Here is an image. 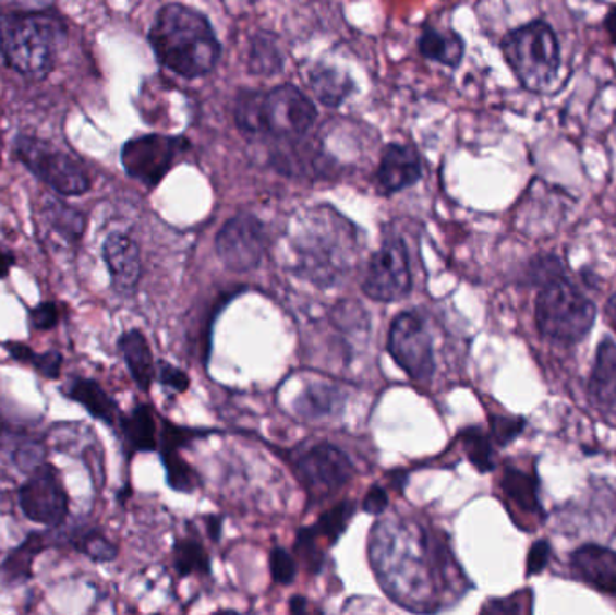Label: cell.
<instances>
[{
  "label": "cell",
  "mask_w": 616,
  "mask_h": 615,
  "mask_svg": "<svg viewBox=\"0 0 616 615\" xmlns=\"http://www.w3.org/2000/svg\"><path fill=\"white\" fill-rule=\"evenodd\" d=\"M217 253L231 272H251L264 258V225L251 214L229 219L218 233Z\"/></svg>",
  "instance_id": "obj_11"
},
{
  "label": "cell",
  "mask_w": 616,
  "mask_h": 615,
  "mask_svg": "<svg viewBox=\"0 0 616 615\" xmlns=\"http://www.w3.org/2000/svg\"><path fill=\"white\" fill-rule=\"evenodd\" d=\"M552 558V545L548 540H538L530 547L529 558H527V576H538L543 572Z\"/></svg>",
  "instance_id": "obj_38"
},
{
  "label": "cell",
  "mask_w": 616,
  "mask_h": 615,
  "mask_svg": "<svg viewBox=\"0 0 616 615\" xmlns=\"http://www.w3.org/2000/svg\"><path fill=\"white\" fill-rule=\"evenodd\" d=\"M121 432H123L126 455L132 457L140 451H154L157 449V426L154 410L148 405H140L132 413L121 418Z\"/></svg>",
  "instance_id": "obj_23"
},
{
  "label": "cell",
  "mask_w": 616,
  "mask_h": 615,
  "mask_svg": "<svg viewBox=\"0 0 616 615\" xmlns=\"http://www.w3.org/2000/svg\"><path fill=\"white\" fill-rule=\"evenodd\" d=\"M514 600H516V598L491 601V603L483 608V612H493V614H521V612L530 611V608H524L523 601Z\"/></svg>",
  "instance_id": "obj_42"
},
{
  "label": "cell",
  "mask_w": 616,
  "mask_h": 615,
  "mask_svg": "<svg viewBox=\"0 0 616 615\" xmlns=\"http://www.w3.org/2000/svg\"><path fill=\"white\" fill-rule=\"evenodd\" d=\"M363 291L377 302H395L410 294V258L402 240H386L372 256Z\"/></svg>",
  "instance_id": "obj_10"
},
{
  "label": "cell",
  "mask_w": 616,
  "mask_h": 615,
  "mask_svg": "<svg viewBox=\"0 0 616 615\" xmlns=\"http://www.w3.org/2000/svg\"><path fill=\"white\" fill-rule=\"evenodd\" d=\"M55 543H57V540L49 536V534L32 532L2 562V565H0V578L4 579L5 583H24L27 579H32L33 564H35L38 554L44 553L47 547H51Z\"/></svg>",
  "instance_id": "obj_21"
},
{
  "label": "cell",
  "mask_w": 616,
  "mask_h": 615,
  "mask_svg": "<svg viewBox=\"0 0 616 615\" xmlns=\"http://www.w3.org/2000/svg\"><path fill=\"white\" fill-rule=\"evenodd\" d=\"M19 504L24 515L35 523L60 527L68 520L69 495L55 466L41 462L27 474L19 490Z\"/></svg>",
  "instance_id": "obj_8"
},
{
  "label": "cell",
  "mask_w": 616,
  "mask_h": 615,
  "mask_svg": "<svg viewBox=\"0 0 616 615\" xmlns=\"http://www.w3.org/2000/svg\"><path fill=\"white\" fill-rule=\"evenodd\" d=\"M63 394L71 401L82 405L94 419H98V421L109 424V426H116L123 418L116 399H112L104 390V386L99 385L98 381L87 379V377H74L63 388Z\"/></svg>",
  "instance_id": "obj_18"
},
{
  "label": "cell",
  "mask_w": 616,
  "mask_h": 615,
  "mask_svg": "<svg viewBox=\"0 0 616 615\" xmlns=\"http://www.w3.org/2000/svg\"><path fill=\"white\" fill-rule=\"evenodd\" d=\"M388 350L395 363L411 377L425 383L435 372L433 339L419 314L402 313L394 319L388 336Z\"/></svg>",
  "instance_id": "obj_7"
},
{
  "label": "cell",
  "mask_w": 616,
  "mask_h": 615,
  "mask_svg": "<svg viewBox=\"0 0 616 615\" xmlns=\"http://www.w3.org/2000/svg\"><path fill=\"white\" fill-rule=\"evenodd\" d=\"M148 38L157 60L184 79L204 76L220 58V44L212 24L203 13L188 5L161 8Z\"/></svg>",
  "instance_id": "obj_1"
},
{
  "label": "cell",
  "mask_w": 616,
  "mask_h": 615,
  "mask_svg": "<svg viewBox=\"0 0 616 615\" xmlns=\"http://www.w3.org/2000/svg\"><path fill=\"white\" fill-rule=\"evenodd\" d=\"M503 495L507 501L512 502L519 511L527 517L544 518L543 507L539 502V479L534 470L524 471L516 466H505L502 480Z\"/></svg>",
  "instance_id": "obj_20"
},
{
  "label": "cell",
  "mask_w": 616,
  "mask_h": 615,
  "mask_svg": "<svg viewBox=\"0 0 616 615\" xmlns=\"http://www.w3.org/2000/svg\"><path fill=\"white\" fill-rule=\"evenodd\" d=\"M198 435L197 432L193 430H188V427L176 426L171 424L170 421H165V426H162V449H181L190 443V438Z\"/></svg>",
  "instance_id": "obj_39"
},
{
  "label": "cell",
  "mask_w": 616,
  "mask_h": 615,
  "mask_svg": "<svg viewBox=\"0 0 616 615\" xmlns=\"http://www.w3.org/2000/svg\"><path fill=\"white\" fill-rule=\"evenodd\" d=\"M157 379L166 388H171L173 391H186L188 386H190V377L177 369V366L170 365V363H159V371H157Z\"/></svg>",
  "instance_id": "obj_40"
},
{
  "label": "cell",
  "mask_w": 616,
  "mask_h": 615,
  "mask_svg": "<svg viewBox=\"0 0 616 615\" xmlns=\"http://www.w3.org/2000/svg\"><path fill=\"white\" fill-rule=\"evenodd\" d=\"M270 572L276 583L290 584L295 578L294 558L287 553L286 548L276 547L270 553Z\"/></svg>",
  "instance_id": "obj_35"
},
{
  "label": "cell",
  "mask_w": 616,
  "mask_h": 615,
  "mask_svg": "<svg viewBox=\"0 0 616 615\" xmlns=\"http://www.w3.org/2000/svg\"><path fill=\"white\" fill-rule=\"evenodd\" d=\"M353 512H355V506L352 502H341V504L328 509L327 512H323L319 520L316 521V526L303 529L298 534V553H300L301 558L305 559L306 564L314 567V570H317L322 565V551L317 547V543L323 540V542L328 543V547H331L342 532L347 531L348 523L353 518Z\"/></svg>",
  "instance_id": "obj_15"
},
{
  "label": "cell",
  "mask_w": 616,
  "mask_h": 615,
  "mask_svg": "<svg viewBox=\"0 0 616 615\" xmlns=\"http://www.w3.org/2000/svg\"><path fill=\"white\" fill-rule=\"evenodd\" d=\"M590 402L607 423L616 426V343L602 339L588 381Z\"/></svg>",
  "instance_id": "obj_14"
},
{
  "label": "cell",
  "mask_w": 616,
  "mask_h": 615,
  "mask_svg": "<svg viewBox=\"0 0 616 615\" xmlns=\"http://www.w3.org/2000/svg\"><path fill=\"white\" fill-rule=\"evenodd\" d=\"M15 148L21 161L55 192L73 197L90 189V178L82 162L65 152L33 136L19 137Z\"/></svg>",
  "instance_id": "obj_6"
},
{
  "label": "cell",
  "mask_w": 616,
  "mask_h": 615,
  "mask_svg": "<svg viewBox=\"0 0 616 615\" xmlns=\"http://www.w3.org/2000/svg\"><path fill=\"white\" fill-rule=\"evenodd\" d=\"M422 178L419 152L410 145H388L384 148L377 170L378 186L386 193L413 186Z\"/></svg>",
  "instance_id": "obj_17"
},
{
  "label": "cell",
  "mask_w": 616,
  "mask_h": 615,
  "mask_svg": "<svg viewBox=\"0 0 616 615\" xmlns=\"http://www.w3.org/2000/svg\"><path fill=\"white\" fill-rule=\"evenodd\" d=\"M295 468L312 498L334 495L353 477V466L347 455L327 443L312 446L306 454L301 455Z\"/></svg>",
  "instance_id": "obj_12"
},
{
  "label": "cell",
  "mask_w": 616,
  "mask_h": 615,
  "mask_svg": "<svg viewBox=\"0 0 616 615\" xmlns=\"http://www.w3.org/2000/svg\"><path fill=\"white\" fill-rule=\"evenodd\" d=\"M0 455L10 460L21 473H32L35 468L46 462V448L40 441H35L22 430L4 423L0 419Z\"/></svg>",
  "instance_id": "obj_19"
},
{
  "label": "cell",
  "mask_w": 616,
  "mask_h": 615,
  "mask_svg": "<svg viewBox=\"0 0 616 615\" xmlns=\"http://www.w3.org/2000/svg\"><path fill=\"white\" fill-rule=\"evenodd\" d=\"M120 350L135 385L140 386L143 391L150 390L156 371H154V355H152L150 345L146 341L145 334L137 329L124 333L120 338Z\"/></svg>",
  "instance_id": "obj_22"
},
{
  "label": "cell",
  "mask_w": 616,
  "mask_h": 615,
  "mask_svg": "<svg viewBox=\"0 0 616 615\" xmlns=\"http://www.w3.org/2000/svg\"><path fill=\"white\" fill-rule=\"evenodd\" d=\"M234 120L251 136L295 140L305 136L317 120V110L294 85H280L269 93H242Z\"/></svg>",
  "instance_id": "obj_2"
},
{
  "label": "cell",
  "mask_w": 616,
  "mask_h": 615,
  "mask_svg": "<svg viewBox=\"0 0 616 615\" xmlns=\"http://www.w3.org/2000/svg\"><path fill=\"white\" fill-rule=\"evenodd\" d=\"M388 504L389 498L386 490L381 487V485H373L372 490L364 496L363 509L369 515H383Z\"/></svg>",
  "instance_id": "obj_41"
},
{
  "label": "cell",
  "mask_w": 616,
  "mask_h": 615,
  "mask_svg": "<svg viewBox=\"0 0 616 615\" xmlns=\"http://www.w3.org/2000/svg\"><path fill=\"white\" fill-rule=\"evenodd\" d=\"M63 355L58 350H47L44 354H35L32 366L46 379H58L62 372Z\"/></svg>",
  "instance_id": "obj_37"
},
{
  "label": "cell",
  "mask_w": 616,
  "mask_h": 615,
  "mask_svg": "<svg viewBox=\"0 0 616 615\" xmlns=\"http://www.w3.org/2000/svg\"><path fill=\"white\" fill-rule=\"evenodd\" d=\"M419 48L425 58L444 63L447 68H458L466 55V44L458 33L442 32L436 27H425L420 35Z\"/></svg>",
  "instance_id": "obj_24"
},
{
  "label": "cell",
  "mask_w": 616,
  "mask_h": 615,
  "mask_svg": "<svg viewBox=\"0 0 616 615\" xmlns=\"http://www.w3.org/2000/svg\"><path fill=\"white\" fill-rule=\"evenodd\" d=\"M207 527H209V532H212L213 540H218L220 536V529H222V520L218 517L207 518Z\"/></svg>",
  "instance_id": "obj_46"
},
{
  "label": "cell",
  "mask_w": 616,
  "mask_h": 615,
  "mask_svg": "<svg viewBox=\"0 0 616 615\" xmlns=\"http://www.w3.org/2000/svg\"><path fill=\"white\" fill-rule=\"evenodd\" d=\"M505 62L523 89L546 95L559 82L560 44L546 21L527 22L508 32L502 40Z\"/></svg>",
  "instance_id": "obj_3"
},
{
  "label": "cell",
  "mask_w": 616,
  "mask_h": 615,
  "mask_svg": "<svg viewBox=\"0 0 616 615\" xmlns=\"http://www.w3.org/2000/svg\"><path fill=\"white\" fill-rule=\"evenodd\" d=\"M47 222L51 225L52 230L62 237L69 244H78L82 240L85 228H87V219L78 209L71 208L65 203L52 201L49 198L44 208Z\"/></svg>",
  "instance_id": "obj_25"
},
{
  "label": "cell",
  "mask_w": 616,
  "mask_h": 615,
  "mask_svg": "<svg viewBox=\"0 0 616 615\" xmlns=\"http://www.w3.org/2000/svg\"><path fill=\"white\" fill-rule=\"evenodd\" d=\"M173 562H176L177 572L179 576H188V574L209 572V559L203 545L197 540H179L173 547Z\"/></svg>",
  "instance_id": "obj_32"
},
{
  "label": "cell",
  "mask_w": 616,
  "mask_h": 615,
  "mask_svg": "<svg viewBox=\"0 0 616 615\" xmlns=\"http://www.w3.org/2000/svg\"><path fill=\"white\" fill-rule=\"evenodd\" d=\"M306 611V601L300 595H295L290 600V612H294V614H303Z\"/></svg>",
  "instance_id": "obj_47"
},
{
  "label": "cell",
  "mask_w": 616,
  "mask_h": 615,
  "mask_svg": "<svg viewBox=\"0 0 616 615\" xmlns=\"http://www.w3.org/2000/svg\"><path fill=\"white\" fill-rule=\"evenodd\" d=\"M524 426L527 421L523 418L499 415V413L491 415V437L499 446L512 443L514 438H518L524 432Z\"/></svg>",
  "instance_id": "obj_34"
},
{
  "label": "cell",
  "mask_w": 616,
  "mask_h": 615,
  "mask_svg": "<svg viewBox=\"0 0 616 615\" xmlns=\"http://www.w3.org/2000/svg\"><path fill=\"white\" fill-rule=\"evenodd\" d=\"M69 543L78 553L85 554L87 558L98 562V564H109V562H114L116 556H118V547L110 542L109 538H105L104 532L98 531V529L76 531Z\"/></svg>",
  "instance_id": "obj_30"
},
{
  "label": "cell",
  "mask_w": 616,
  "mask_h": 615,
  "mask_svg": "<svg viewBox=\"0 0 616 615\" xmlns=\"http://www.w3.org/2000/svg\"><path fill=\"white\" fill-rule=\"evenodd\" d=\"M527 275H529L530 282L546 286V284L557 280V278L565 277V266H563L559 256L539 255L530 261Z\"/></svg>",
  "instance_id": "obj_33"
},
{
  "label": "cell",
  "mask_w": 616,
  "mask_h": 615,
  "mask_svg": "<svg viewBox=\"0 0 616 615\" xmlns=\"http://www.w3.org/2000/svg\"><path fill=\"white\" fill-rule=\"evenodd\" d=\"M104 261L109 267L112 289L121 297H132L143 273L137 242L124 233H110L104 244Z\"/></svg>",
  "instance_id": "obj_13"
},
{
  "label": "cell",
  "mask_w": 616,
  "mask_h": 615,
  "mask_svg": "<svg viewBox=\"0 0 616 615\" xmlns=\"http://www.w3.org/2000/svg\"><path fill=\"white\" fill-rule=\"evenodd\" d=\"M606 316L607 322L612 324L613 330L616 333V292L612 298H609V300H607Z\"/></svg>",
  "instance_id": "obj_45"
},
{
  "label": "cell",
  "mask_w": 616,
  "mask_h": 615,
  "mask_svg": "<svg viewBox=\"0 0 616 615\" xmlns=\"http://www.w3.org/2000/svg\"><path fill=\"white\" fill-rule=\"evenodd\" d=\"M162 465L166 468V480L171 490L179 493H192L197 490V473L192 466L179 455V449H161Z\"/></svg>",
  "instance_id": "obj_31"
},
{
  "label": "cell",
  "mask_w": 616,
  "mask_h": 615,
  "mask_svg": "<svg viewBox=\"0 0 616 615\" xmlns=\"http://www.w3.org/2000/svg\"><path fill=\"white\" fill-rule=\"evenodd\" d=\"M573 572L604 594L616 595V551L602 545H582L571 553Z\"/></svg>",
  "instance_id": "obj_16"
},
{
  "label": "cell",
  "mask_w": 616,
  "mask_h": 615,
  "mask_svg": "<svg viewBox=\"0 0 616 615\" xmlns=\"http://www.w3.org/2000/svg\"><path fill=\"white\" fill-rule=\"evenodd\" d=\"M311 85L323 104L339 105L342 99L352 93L353 84L347 74L337 73L336 69L319 65L312 71Z\"/></svg>",
  "instance_id": "obj_27"
},
{
  "label": "cell",
  "mask_w": 616,
  "mask_h": 615,
  "mask_svg": "<svg viewBox=\"0 0 616 615\" xmlns=\"http://www.w3.org/2000/svg\"><path fill=\"white\" fill-rule=\"evenodd\" d=\"M341 402L342 397L336 386L316 383V385L306 386L303 394L298 397L295 410L305 418L322 419L337 412Z\"/></svg>",
  "instance_id": "obj_26"
},
{
  "label": "cell",
  "mask_w": 616,
  "mask_h": 615,
  "mask_svg": "<svg viewBox=\"0 0 616 615\" xmlns=\"http://www.w3.org/2000/svg\"><path fill=\"white\" fill-rule=\"evenodd\" d=\"M60 322V309L55 302H41L29 311V324L33 329L51 330Z\"/></svg>",
  "instance_id": "obj_36"
},
{
  "label": "cell",
  "mask_w": 616,
  "mask_h": 615,
  "mask_svg": "<svg viewBox=\"0 0 616 615\" xmlns=\"http://www.w3.org/2000/svg\"><path fill=\"white\" fill-rule=\"evenodd\" d=\"M245 2H251V4H253V2H256V0H245Z\"/></svg>",
  "instance_id": "obj_48"
},
{
  "label": "cell",
  "mask_w": 616,
  "mask_h": 615,
  "mask_svg": "<svg viewBox=\"0 0 616 615\" xmlns=\"http://www.w3.org/2000/svg\"><path fill=\"white\" fill-rule=\"evenodd\" d=\"M15 266V256L10 251L0 248V278H8L11 267Z\"/></svg>",
  "instance_id": "obj_43"
},
{
  "label": "cell",
  "mask_w": 616,
  "mask_h": 615,
  "mask_svg": "<svg viewBox=\"0 0 616 615\" xmlns=\"http://www.w3.org/2000/svg\"><path fill=\"white\" fill-rule=\"evenodd\" d=\"M188 143L181 137L143 136L126 143L121 152V161L130 178L137 179L146 186H157L170 172Z\"/></svg>",
  "instance_id": "obj_9"
},
{
  "label": "cell",
  "mask_w": 616,
  "mask_h": 615,
  "mask_svg": "<svg viewBox=\"0 0 616 615\" xmlns=\"http://www.w3.org/2000/svg\"><path fill=\"white\" fill-rule=\"evenodd\" d=\"M249 68L256 74L273 76L283 68V55L280 46L269 33H259L253 38L251 51H249Z\"/></svg>",
  "instance_id": "obj_28"
},
{
  "label": "cell",
  "mask_w": 616,
  "mask_h": 615,
  "mask_svg": "<svg viewBox=\"0 0 616 615\" xmlns=\"http://www.w3.org/2000/svg\"><path fill=\"white\" fill-rule=\"evenodd\" d=\"M461 443L466 449L467 459L480 473H488L496 468L494 462L493 437L483 432L482 427H467L461 432Z\"/></svg>",
  "instance_id": "obj_29"
},
{
  "label": "cell",
  "mask_w": 616,
  "mask_h": 615,
  "mask_svg": "<svg viewBox=\"0 0 616 615\" xmlns=\"http://www.w3.org/2000/svg\"><path fill=\"white\" fill-rule=\"evenodd\" d=\"M604 29H606L607 37L612 40L613 46H616V5H613L612 10L607 11V15L604 16Z\"/></svg>",
  "instance_id": "obj_44"
},
{
  "label": "cell",
  "mask_w": 616,
  "mask_h": 615,
  "mask_svg": "<svg viewBox=\"0 0 616 615\" xmlns=\"http://www.w3.org/2000/svg\"><path fill=\"white\" fill-rule=\"evenodd\" d=\"M63 29L55 15L8 13L0 16V51L11 68L32 79H46L57 62Z\"/></svg>",
  "instance_id": "obj_4"
},
{
  "label": "cell",
  "mask_w": 616,
  "mask_h": 615,
  "mask_svg": "<svg viewBox=\"0 0 616 615\" xmlns=\"http://www.w3.org/2000/svg\"><path fill=\"white\" fill-rule=\"evenodd\" d=\"M595 319V303L565 278L543 286L535 300L539 334L557 343H580L593 329Z\"/></svg>",
  "instance_id": "obj_5"
}]
</instances>
